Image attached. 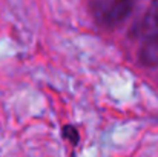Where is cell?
Returning <instances> with one entry per match:
<instances>
[{"instance_id":"cell-2","label":"cell","mask_w":158,"mask_h":157,"mask_svg":"<svg viewBox=\"0 0 158 157\" xmlns=\"http://www.w3.org/2000/svg\"><path fill=\"white\" fill-rule=\"evenodd\" d=\"M138 60L141 65L149 68L158 66V33L146 37L138 51Z\"/></svg>"},{"instance_id":"cell-4","label":"cell","mask_w":158,"mask_h":157,"mask_svg":"<svg viewBox=\"0 0 158 157\" xmlns=\"http://www.w3.org/2000/svg\"><path fill=\"white\" fill-rule=\"evenodd\" d=\"M63 136H64V139H68L72 145H77L78 140H80V136H78L77 129H75L74 126H71V125L63 128Z\"/></svg>"},{"instance_id":"cell-3","label":"cell","mask_w":158,"mask_h":157,"mask_svg":"<svg viewBox=\"0 0 158 157\" xmlns=\"http://www.w3.org/2000/svg\"><path fill=\"white\" fill-rule=\"evenodd\" d=\"M158 33V0H152L148 12L144 14L140 26H138V34L149 37L152 34Z\"/></svg>"},{"instance_id":"cell-1","label":"cell","mask_w":158,"mask_h":157,"mask_svg":"<svg viewBox=\"0 0 158 157\" xmlns=\"http://www.w3.org/2000/svg\"><path fill=\"white\" fill-rule=\"evenodd\" d=\"M134 5L135 0H94V15L100 25L112 28L131 15Z\"/></svg>"}]
</instances>
